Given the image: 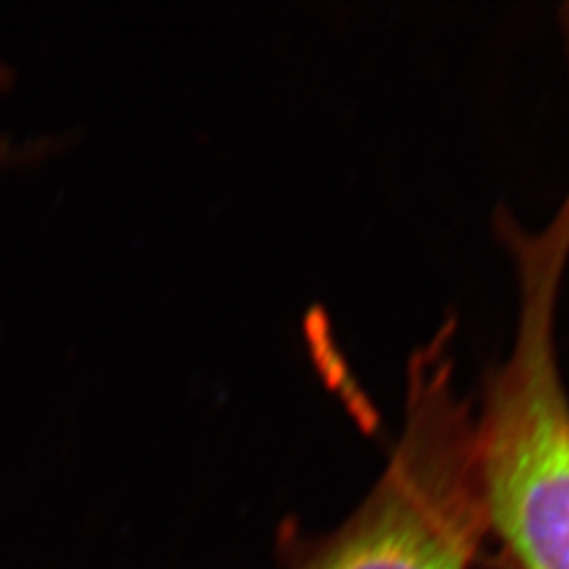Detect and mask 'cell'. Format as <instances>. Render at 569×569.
I'll list each match as a JSON object with an SVG mask.
<instances>
[{
    "mask_svg": "<svg viewBox=\"0 0 569 569\" xmlns=\"http://www.w3.org/2000/svg\"><path fill=\"white\" fill-rule=\"evenodd\" d=\"M493 224L515 274L517 317L475 407L488 531L510 569H569V390L557 350L569 203L536 228L512 213Z\"/></svg>",
    "mask_w": 569,
    "mask_h": 569,
    "instance_id": "1",
    "label": "cell"
},
{
    "mask_svg": "<svg viewBox=\"0 0 569 569\" xmlns=\"http://www.w3.org/2000/svg\"><path fill=\"white\" fill-rule=\"evenodd\" d=\"M456 321L413 348L397 443L361 507L291 569H470L489 538Z\"/></svg>",
    "mask_w": 569,
    "mask_h": 569,
    "instance_id": "2",
    "label": "cell"
},
{
    "mask_svg": "<svg viewBox=\"0 0 569 569\" xmlns=\"http://www.w3.org/2000/svg\"><path fill=\"white\" fill-rule=\"evenodd\" d=\"M2 74V72H0ZM23 150H13L7 142H0V161H7V159H13V154H21Z\"/></svg>",
    "mask_w": 569,
    "mask_h": 569,
    "instance_id": "3",
    "label": "cell"
}]
</instances>
